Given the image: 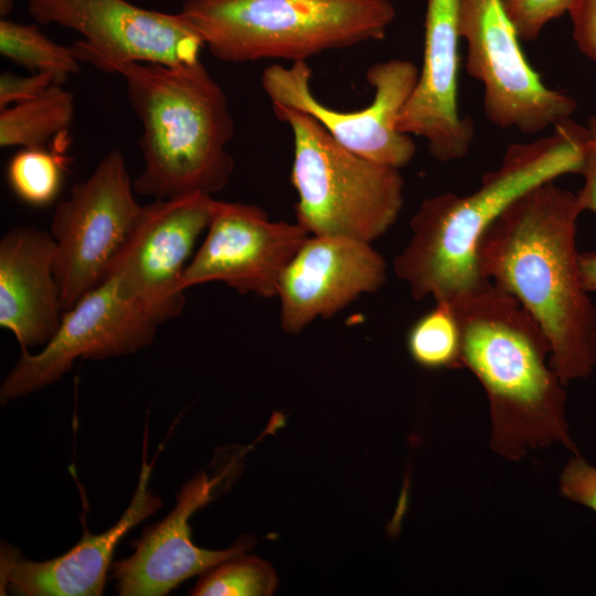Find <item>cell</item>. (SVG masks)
<instances>
[{"label": "cell", "mask_w": 596, "mask_h": 596, "mask_svg": "<svg viewBox=\"0 0 596 596\" xmlns=\"http://www.w3.org/2000/svg\"><path fill=\"white\" fill-rule=\"evenodd\" d=\"M583 211L554 181L515 200L478 247L482 275L511 295L544 332L550 364L566 385L596 366V305L586 290L576 245Z\"/></svg>", "instance_id": "cell-1"}, {"label": "cell", "mask_w": 596, "mask_h": 596, "mask_svg": "<svg viewBox=\"0 0 596 596\" xmlns=\"http://www.w3.org/2000/svg\"><path fill=\"white\" fill-rule=\"evenodd\" d=\"M595 145L587 127L571 118L530 142L507 147L500 164L479 187L460 195L439 193L422 201L411 219V237L394 258L396 277L415 300L456 305L490 281L478 264L488 228L520 196L568 173H581Z\"/></svg>", "instance_id": "cell-2"}, {"label": "cell", "mask_w": 596, "mask_h": 596, "mask_svg": "<svg viewBox=\"0 0 596 596\" xmlns=\"http://www.w3.org/2000/svg\"><path fill=\"white\" fill-rule=\"evenodd\" d=\"M453 307L462 368L489 401L491 449L510 461L553 444L579 454L566 419L565 384L547 364L549 341L529 312L491 283Z\"/></svg>", "instance_id": "cell-3"}, {"label": "cell", "mask_w": 596, "mask_h": 596, "mask_svg": "<svg viewBox=\"0 0 596 596\" xmlns=\"http://www.w3.org/2000/svg\"><path fill=\"white\" fill-rule=\"evenodd\" d=\"M125 78L127 97L142 131L143 168L135 193L156 200L213 194L226 187L235 162L227 150L234 120L225 93L198 60L181 65L85 61Z\"/></svg>", "instance_id": "cell-4"}, {"label": "cell", "mask_w": 596, "mask_h": 596, "mask_svg": "<svg viewBox=\"0 0 596 596\" xmlns=\"http://www.w3.org/2000/svg\"><path fill=\"white\" fill-rule=\"evenodd\" d=\"M215 58L306 61L382 40L390 0H185L180 11Z\"/></svg>", "instance_id": "cell-5"}, {"label": "cell", "mask_w": 596, "mask_h": 596, "mask_svg": "<svg viewBox=\"0 0 596 596\" xmlns=\"http://www.w3.org/2000/svg\"><path fill=\"white\" fill-rule=\"evenodd\" d=\"M272 106L292 132L290 182L297 193L296 222L316 236L372 244L384 235L404 205L400 169L347 149L305 113Z\"/></svg>", "instance_id": "cell-6"}, {"label": "cell", "mask_w": 596, "mask_h": 596, "mask_svg": "<svg viewBox=\"0 0 596 596\" xmlns=\"http://www.w3.org/2000/svg\"><path fill=\"white\" fill-rule=\"evenodd\" d=\"M134 192L124 155L114 149L56 204L50 233L63 309L110 277L141 211Z\"/></svg>", "instance_id": "cell-7"}, {"label": "cell", "mask_w": 596, "mask_h": 596, "mask_svg": "<svg viewBox=\"0 0 596 596\" xmlns=\"http://www.w3.org/2000/svg\"><path fill=\"white\" fill-rule=\"evenodd\" d=\"M466 70L483 87V113L500 129L538 134L571 118L576 100L544 84L528 62L502 0H460Z\"/></svg>", "instance_id": "cell-8"}, {"label": "cell", "mask_w": 596, "mask_h": 596, "mask_svg": "<svg viewBox=\"0 0 596 596\" xmlns=\"http://www.w3.org/2000/svg\"><path fill=\"white\" fill-rule=\"evenodd\" d=\"M419 70L408 60L390 58L369 67L365 77L373 88L371 104L343 111L319 100L310 87L306 61L289 66L273 64L262 74V87L272 105H281L315 118L341 146L375 162L397 169L414 158L412 136L397 129V119L417 83Z\"/></svg>", "instance_id": "cell-9"}, {"label": "cell", "mask_w": 596, "mask_h": 596, "mask_svg": "<svg viewBox=\"0 0 596 596\" xmlns=\"http://www.w3.org/2000/svg\"><path fill=\"white\" fill-rule=\"evenodd\" d=\"M214 199L191 193L142 205L111 275L123 297L159 326L185 306L182 276L198 237L210 223Z\"/></svg>", "instance_id": "cell-10"}, {"label": "cell", "mask_w": 596, "mask_h": 596, "mask_svg": "<svg viewBox=\"0 0 596 596\" xmlns=\"http://www.w3.org/2000/svg\"><path fill=\"white\" fill-rule=\"evenodd\" d=\"M30 17L83 35L72 49L79 62L105 57L181 65L195 62L204 43L181 13L140 8L127 0H28Z\"/></svg>", "instance_id": "cell-11"}, {"label": "cell", "mask_w": 596, "mask_h": 596, "mask_svg": "<svg viewBox=\"0 0 596 596\" xmlns=\"http://www.w3.org/2000/svg\"><path fill=\"white\" fill-rule=\"evenodd\" d=\"M158 326L123 297L109 277L66 310L42 351L31 354L22 349L1 384V404L56 382L78 358L102 360L135 353L152 342Z\"/></svg>", "instance_id": "cell-12"}, {"label": "cell", "mask_w": 596, "mask_h": 596, "mask_svg": "<svg viewBox=\"0 0 596 596\" xmlns=\"http://www.w3.org/2000/svg\"><path fill=\"white\" fill-rule=\"evenodd\" d=\"M206 236L181 286L221 281L240 294L277 297L280 278L309 237L297 222L272 221L253 204L213 201Z\"/></svg>", "instance_id": "cell-13"}, {"label": "cell", "mask_w": 596, "mask_h": 596, "mask_svg": "<svg viewBox=\"0 0 596 596\" xmlns=\"http://www.w3.org/2000/svg\"><path fill=\"white\" fill-rule=\"evenodd\" d=\"M387 264L371 243L309 237L286 267L278 286L279 323L297 334L318 318H330L386 281Z\"/></svg>", "instance_id": "cell-14"}, {"label": "cell", "mask_w": 596, "mask_h": 596, "mask_svg": "<svg viewBox=\"0 0 596 596\" xmlns=\"http://www.w3.org/2000/svg\"><path fill=\"white\" fill-rule=\"evenodd\" d=\"M459 9L460 0H426L422 70L397 119V129L424 138L440 162L466 157L475 136L458 106Z\"/></svg>", "instance_id": "cell-15"}, {"label": "cell", "mask_w": 596, "mask_h": 596, "mask_svg": "<svg viewBox=\"0 0 596 596\" xmlns=\"http://www.w3.org/2000/svg\"><path fill=\"white\" fill-rule=\"evenodd\" d=\"M219 478L199 472L177 497V504L162 521L148 528L135 543L131 556L113 564V578L121 596H163L183 581L203 574L253 545L252 538L226 550H206L192 542L189 520L212 499Z\"/></svg>", "instance_id": "cell-16"}, {"label": "cell", "mask_w": 596, "mask_h": 596, "mask_svg": "<svg viewBox=\"0 0 596 596\" xmlns=\"http://www.w3.org/2000/svg\"><path fill=\"white\" fill-rule=\"evenodd\" d=\"M135 494L119 521L100 534L85 531L67 553L44 562H32L9 545L0 553L1 594L23 596H98L104 592L107 571L116 545L135 525L161 507V499L148 489L152 464L146 460Z\"/></svg>", "instance_id": "cell-17"}, {"label": "cell", "mask_w": 596, "mask_h": 596, "mask_svg": "<svg viewBox=\"0 0 596 596\" xmlns=\"http://www.w3.org/2000/svg\"><path fill=\"white\" fill-rule=\"evenodd\" d=\"M54 259L55 241L46 231L18 226L0 241V326L22 349L45 345L60 327Z\"/></svg>", "instance_id": "cell-18"}, {"label": "cell", "mask_w": 596, "mask_h": 596, "mask_svg": "<svg viewBox=\"0 0 596 596\" xmlns=\"http://www.w3.org/2000/svg\"><path fill=\"white\" fill-rule=\"evenodd\" d=\"M75 114L72 92L52 85L35 98L0 110V146L46 148L71 127Z\"/></svg>", "instance_id": "cell-19"}, {"label": "cell", "mask_w": 596, "mask_h": 596, "mask_svg": "<svg viewBox=\"0 0 596 596\" xmlns=\"http://www.w3.org/2000/svg\"><path fill=\"white\" fill-rule=\"evenodd\" d=\"M0 53L32 73L50 74L56 85H63L79 72V61L72 46L55 43L34 24L2 19Z\"/></svg>", "instance_id": "cell-20"}, {"label": "cell", "mask_w": 596, "mask_h": 596, "mask_svg": "<svg viewBox=\"0 0 596 596\" xmlns=\"http://www.w3.org/2000/svg\"><path fill=\"white\" fill-rule=\"evenodd\" d=\"M406 347L413 361L429 370L462 368L461 328L455 308L445 301L411 327Z\"/></svg>", "instance_id": "cell-21"}, {"label": "cell", "mask_w": 596, "mask_h": 596, "mask_svg": "<svg viewBox=\"0 0 596 596\" xmlns=\"http://www.w3.org/2000/svg\"><path fill=\"white\" fill-rule=\"evenodd\" d=\"M278 585L274 568L264 560L240 554L204 572L193 596H269Z\"/></svg>", "instance_id": "cell-22"}, {"label": "cell", "mask_w": 596, "mask_h": 596, "mask_svg": "<svg viewBox=\"0 0 596 596\" xmlns=\"http://www.w3.org/2000/svg\"><path fill=\"white\" fill-rule=\"evenodd\" d=\"M7 179L14 194L33 206L52 203L60 193L63 162L46 148H22L10 159Z\"/></svg>", "instance_id": "cell-23"}, {"label": "cell", "mask_w": 596, "mask_h": 596, "mask_svg": "<svg viewBox=\"0 0 596 596\" xmlns=\"http://www.w3.org/2000/svg\"><path fill=\"white\" fill-rule=\"evenodd\" d=\"M571 0H502L521 41L536 40L554 19L567 13Z\"/></svg>", "instance_id": "cell-24"}, {"label": "cell", "mask_w": 596, "mask_h": 596, "mask_svg": "<svg viewBox=\"0 0 596 596\" xmlns=\"http://www.w3.org/2000/svg\"><path fill=\"white\" fill-rule=\"evenodd\" d=\"M560 492L596 513V466L573 454L560 476Z\"/></svg>", "instance_id": "cell-25"}, {"label": "cell", "mask_w": 596, "mask_h": 596, "mask_svg": "<svg viewBox=\"0 0 596 596\" xmlns=\"http://www.w3.org/2000/svg\"><path fill=\"white\" fill-rule=\"evenodd\" d=\"M52 85H56L54 78L46 73L20 76L11 72H3L0 75V110L35 98Z\"/></svg>", "instance_id": "cell-26"}, {"label": "cell", "mask_w": 596, "mask_h": 596, "mask_svg": "<svg viewBox=\"0 0 596 596\" xmlns=\"http://www.w3.org/2000/svg\"><path fill=\"white\" fill-rule=\"evenodd\" d=\"M567 13L577 47L596 64V0H571Z\"/></svg>", "instance_id": "cell-27"}, {"label": "cell", "mask_w": 596, "mask_h": 596, "mask_svg": "<svg viewBox=\"0 0 596 596\" xmlns=\"http://www.w3.org/2000/svg\"><path fill=\"white\" fill-rule=\"evenodd\" d=\"M581 174L584 177V185L576 193L577 202L582 211L596 214V147L587 157Z\"/></svg>", "instance_id": "cell-28"}, {"label": "cell", "mask_w": 596, "mask_h": 596, "mask_svg": "<svg viewBox=\"0 0 596 596\" xmlns=\"http://www.w3.org/2000/svg\"><path fill=\"white\" fill-rule=\"evenodd\" d=\"M579 268L586 290L596 296V252L581 253ZM594 302L596 305V299Z\"/></svg>", "instance_id": "cell-29"}, {"label": "cell", "mask_w": 596, "mask_h": 596, "mask_svg": "<svg viewBox=\"0 0 596 596\" xmlns=\"http://www.w3.org/2000/svg\"><path fill=\"white\" fill-rule=\"evenodd\" d=\"M14 7V0H0V15L7 17L11 13Z\"/></svg>", "instance_id": "cell-30"}, {"label": "cell", "mask_w": 596, "mask_h": 596, "mask_svg": "<svg viewBox=\"0 0 596 596\" xmlns=\"http://www.w3.org/2000/svg\"><path fill=\"white\" fill-rule=\"evenodd\" d=\"M587 129L596 147V117H589L587 120Z\"/></svg>", "instance_id": "cell-31"}]
</instances>
